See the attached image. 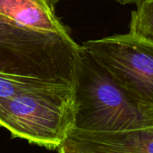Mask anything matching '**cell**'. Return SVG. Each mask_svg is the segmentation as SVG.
Here are the masks:
<instances>
[{
	"mask_svg": "<svg viewBox=\"0 0 153 153\" xmlns=\"http://www.w3.org/2000/svg\"><path fill=\"white\" fill-rule=\"evenodd\" d=\"M117 3H119L120 4H139L143 0H115Z\"/></svg>",
	"mask_w": 153,
	"mask_h": 153,
	"instance_id": "obj_9",
	"label": "cell"
},
{
	"mask_svg": "<svg viewBox=\"0 0 153 153\" xmlns=\"http://www.w3.org/2000/svg\"><path fill=\"white\" fill-rule=\"evenodd\" d=\"M58 85L73 84L58 80H48L34 76L0 73V98H8L16 94Z\"/></svg>",
	"mask_w": 153,
	"mask_h": 153,
	"instance_id": "obj_7",
	"label": "cell"
},
{
	"mask_svg": "<svg viewBox=\"0 0 153 153\" xmlns=\"http://www.w3.org/2000/svg\"><path fill=\"white\" fill-rule=\"evenodd\" d=\"M80 48L72 37L26 29L0 14V73L73 84Z\"/></svg>",
	"mask_w": 153,
	"mask_h": 153,
	"instance_id": "obj_2",
	"label": "cell"
},
{
	"mask_svg": "<svg viewBox=\"0 0 153 153\" xmlns=\"http://www.w3.org/2000/svg\"><path fill=\"white\" fill-rule=\"evenodd\" d=\"M73 85L0 98V126L13 137L56 151L74 127Z\"/></svg>",
	"mask_w": 153,
	"mask_h": 153,
	"instance_id": "obj_3",
	"label": "cell"
},
{
	"mask_svg": "<svg viewBox=\"0 0 153 153\" xmlns=\"http://www.w3.org/2000/svg\"><path fill=\"white\" fill-rule=\"evenodd\" d=\"M139 104L153 108V42L128 32L82 44Z\"/></svg>",
	"mask_w": 153,
	"mask_h": 153,
	"instance_id": "obj_4",
	"label": "cell"
},
{
	"mask_svg": "<svg viewBox=\"0 0 153 153\" xmlns=\"http://www.w3.org/2000/svg\"><path fill=\"white\" fill-rule=\"evenodd\" d=\"M59 0H0V14L17 25L45 33L71 37L56 13Z\"/></svg>",
	"mask_w": 153,
	"mask_h": 153,
	"instance_id": "obj_6",
	"label": "cell"
},
{
	"mask_svg": "<svg viewBox=\"0 0 153 153\" xmlns=\"http://www.w3.org/2000/svg\"><path fill=\"white\" fill-rule=\"evenodd\" d=\"M56 152L63 153H153V126L110 132L72 128Z\"/></svg>",
	"mask_w": 153,
	"mask_h": 153,
	"instance_id": "obj_5",
	"label": "cell"
},
{
	"mask_svg": "<svg viewBox=\"0 0 153 153\" xmlns=\"http://www.w3.org/2000/svg\"><path fill=\"white\" fill-rule=\"evenodd\" d=\"M74 128L110 132L153 126V108L133 100L82 45L74 82Z\"/></svg>",
	"mask_w": 153,
	"mask_h": 153,
	"instance_id": "obj_1",
	"label": "cell"
},
{
	"mask_svg": "<svg viewBox=\"0 0 153 153\" xmlns=\"http://www.w3.org/2000/svg\"><path fill=\"white\" fill-rule=\"evenodd\" d=\"M129 31L153 42V0H143L131 13Z\"/></svg>",
	"mask_w": 153,
	"mask_h": 153,
	"instance_id": "obj_8",
	"label": "cell"
}]
</instances>
